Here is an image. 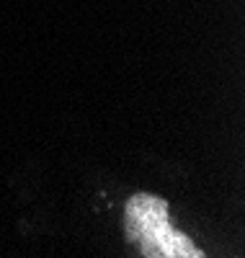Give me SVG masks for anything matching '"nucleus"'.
I'll use <instances>...</instances> for the list:
<instances>
[{"label":"nucleus","instance_id":"obj_1","mask_svg":"<svg viewBox=\"0 0 245 258\" xmlns=\"http://www.w3.org/2000/svg\"><path fill=\"white\" fill-rule=\"evenodd\" d=\"M127 235L135 240L145 255H163V258H202L189 238H183L168 217V204L163 199L140 194L127 204Z\"/></svg>","mask_w":245,"mask_h":258}]
</instances>
